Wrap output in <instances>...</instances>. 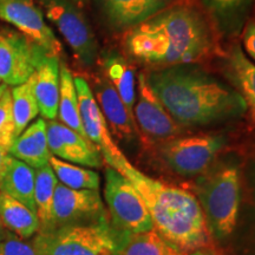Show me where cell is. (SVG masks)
I'll list each match as a JSON object with an SVG mask.
<instances>
[{"mask_svg":"<svg viewBox=\"0 0 255 255\" xmlns=\"http://www.w3.org/2000/svg\"><path fill=\"white\" fill-rule=\"evenodd\" d=\"M173 242L162 237L155 228L129 234L123 247V255H188Z\"/></svg>","mask_w":255,"mask_h":255,"instance_id":"obj_26","label":"cell"},{"mask_svg":"<svg viewBox=\"0 0 255 255\" xmlns=\"http://www.w3.org/2000/svg\"><path fill=\"white\" fill-rule=\"evenodd\" d=\"M9 154L33 169L47 165L52 154L47 144L46 121L38 119L31 123L12 143Z\"/></svg>","mask_w":255,"mask_h":255,"instance_id":"obj_18","label":"cell"},{"mask_svg":"<svg viewBox=\"0 0 255 255\" xmlns=\"http://www.w3.org/2000/svg\"><path fill=\"white\" fill-rule=\"evenodd\" d=\"M4 234H5L4 227H2L1 222H0V241H1V239H2V237H4Z\"/></svg>","mask_w":255,"mask_h":255,"instance_id":"obj_35","label":"cell"},{"mask_svg":"<svg viewBox=\"0 0 255 255\" xmlns=\"http://www.w3.org/2000/svg\"><path fill=\"white\" fill-rule=\"evenodd\" d=\"M226 143L223 135L174 137L162 144L159 154L174 173L193 176L206 171Z\"/></svg>","mask_w":255,"mask_h":255,"instance_id":"obj_8","label":"cell"},{"mask_svg":"<svg viewBox=\"0 0 255 255\" xmlns=\"http://www.w3.org/2000/svg\"><path fill=\"white\" fill-rule=\"evenodd\" d=\"M105 216L108 213L98 190L72 189L59 182L57 184L52 207V229L94 222Z\"/></svg>","mask_w":255,"mask_h":255,"instance_id":"obj_12","label":"cell"},{"mask_svg":"<svg viewBox=\"0 0 255 255\" xmlns=\"http://www.w3.org/2000/svg\"><path fill=\"white\" fill-rule=\"evenodd\" d=\"M11 94L15 138H17L39 114V108L34 95V75L27 82L12 89Z\"/></svg>","mask_w":255,"mask_h":255,"instance_id":"obj_27","label":"cell"},{"mask_svg":"<svg viewBox=\"0 0 255 255\" xmlns=\"http://www.w3.org/2000/svg\"><path fill=\"white\" fill-rule=\"evenodd\" d=\"M91 90L95 98H97V104L113 137L119 142H132L136 135L135 122L128 113L114 85L108 81V78L100 76L95 79Z\"/></svg>","mask_w":255,"mask_h":255,"instance_id":"obj_16","label":"cell"},{"mask_svg":"<svg viewBox=\"0 0 255 255\" xmlns=\"http://www.w3.org/2000/svg\"><path fill=\"white\" fill-rule=\"evenodd\" d=\"M133 117L141 131L152 139L168 141L181 133V126L175 122L152 91L144 73L138 76V94L133 108Z\"/></svg>","mask_w":255,"mask_h":255,"instance_id":"obj_13","label":"cell"},{"mask_svg":"<svg viewBox=\"0 0 255 255\" xmlns=\"http://www.w3.org/2000/svg\"><path fill=\"white\" fill-rule=\"evenodd\" d=\"M73 79L78 95L83 129L87 133L88 138L98 146L104 162H107L110 168L115 169L120 162L126 158V156L121 151L111 135L107 121L98 107L89 82L82 76H75Z\"/></svg>","mask_w":255,"mask_h":255,"instance_id":"obj_11","label":"cell"},{"mask_svg":"<svg viewBox=\"0 0 255 255\" xmlns=\"http://www.w3.org/2000/svg\"><path fill=\"white\" fill-rule=\"evenodd\" d=\"M102 65H103L108 81L119 92L128 113L135 122V117H133V105L136 101L135 71L124 59V57L115 51L104 53L102 57Z\"/></svg>","mask_w":255,"mask_h":255,"instance_id":"obj_22","label":"cell"},{"mask_svg":"<svg viewBox=\"0 0 255 255\" xmlns=\"http://www.w3.org/2000/svg\"><path fill=\"white\" fill-rule=\"evenodd\" d=\"M115 170L127 177L138 191L150 213L154 228L162 237L188 253L208 242L209 231L195 195L141 173L127 157Z\"/></svg>","mask_w":255,"mask_h":255,"instance_id":"obj_3","label":"cell"},{"mask_svg":"<svg viewBox=\"0 0 255 255\" xmlns=\"http://www.w3.org/2000/svg\"><path fill=\"white\" fill-rule=\"evenodd\" d=\"M9 158H11V154H9L8 149L4 148V146H0V175L5 170Z\"/></svg>","mask_w":255,"mask_h":255,"instance_id":"obj_32","label":"cell"},{"mask_svg":"<svg viewBox=\"0 0 255 255\" xmlns=\"http://www.w3.org/2000/svg\"><path fill=\"white\" fill-rule=\"evenodd\" d=\"M46 133L50 152L56 157L83 167H103L100 149L87 137L57 121L46 122Z\"/></svg>","mask_w":255,"mask_h":255,"instance_id":"obj_14","label":"cell"},{"mask_svg":"<svg viewBox=\"0 0 255 255\" xmlns=\"http://www.w3.org/2000/svg\"><path fill=\"white\" fill-rule=\"evenodd\" d=\"M129 234L117 231L109 216L64 226L32 238L37 255H123Z\"/></svg>","mask_w":255,"mask_h":255,"instance_id":"obj_4","label":"cell"},{"mask_svg":"<svg viewBox=\"0 0 255 255\" xmlns=\"http://www.w3.org/2000/svg\"><path fill=\"white\" fill-rule=\"evenodd\" d=\"M124 46L138 62L165 68L206 58L214 49V36L199 9L180 4L128 31Z\"/></svg>","mask_w":255,"mask_h":255,"instance_id":"obj_2","label":"cell"},{"mask_svg":"<svg viewBox=\"0 0 255 255\" xmlns=\"http://www.w3.org/2000/svg\"><path fill=\"white\" fill-rule=\"evenodd\" d=\"M173 0H96L104 24L114 32L130 31L167 8Z\"/></svg>","mask_w":255,"mask_h":255,"instance_id":"obj_15","label":"cell"},{"mask_svg":"<svg viewBox=\"0 0 255 255\" xmlns=\"http://www.w3.org/2000/svg\"><path fill=\"white\" fill-rule=\"evenodd\" d=\"M15 139L12 94L9 87L0 96V146L8 149Z\"/></svg>","mask_w":255,"mask_h":255,"instance_id":"obj_29","label":"cell"},{"mask_svg":"<svg viewBox=\"0 0 255 255\" xmlns=\"http://www.w3.org/2000/svg\"><path fill=\"white\" fill-rule=\"evenodd\" d=\"M145 78L178 126H209L239 119L248 109L232 85L194 63L154 70Z\"/></svg>","mask_w":255,"mask_h":255,"instance_id":"obj_1","label":"cell"},{"mask_svg":"<svg viewBox=\"0 0 255 255\" xmlns=\"http://www.w3.org/2000/svg\"><path fill=\"white\" fill-rule=\"evenodd\" d=\"M0 255H37L33 241L31 239H21L13 233L5 232L0 241Z\"/></svg>","mask_w":255,"mask_h":255,"instance_id":"obj_30","label":"cell"},{"mask_svg":"<svg viewBox=\"0 0 255 255\" xmlns=\"http://www.w3.org/2000/svg\"><path fill=\"white\" fill-rule=\"evenodd\" d=\"M0 222L21 239L33 238L39 228L36 213L4 191H0Z\"/></svg>","mask_w":255,"mask_h":255,"instance_id":"obj_23","label":"cell"},{"mask_svg":"<svg viewBox=\"0 0 255 255\" xmlns=\"http://www.w3.org/2000/svg\"><path fill=\"white\" fill-rule=\"evenodd\" d=\"M223 72L255 116V63L248 58L240 44L232 45L225 55Z\"/></svg>","mask_w":255,"mask_h":255,"instance_id":"obj_20","label":"cell"},{"mask_svg":"<svg viewBox=\"0 0 255 255\" xmlns=\"http://www.w3.org/2000/svg\"><path fill=\"white\" fill-rule=\"evenodd\" d=\"M188 255H215V254H213V253H210V252H203V251H200V250H197V251H194V252H191V253H189Z\"/></svg>","mask_w":255,"mask_h":255,"instance_id":"obj_33","label":"cell"},{"mask_svg":"<svg viewBox=\"0 0 255 255\" xmlns=\"http://www.w3.org/2000/svg\"><path fill=\"white\" fill-rule=\"evenodd\" d=\"M7 88H8V87H7V85H6V84H1V85H0V96L4 94V91H5Z\"/></svg>","mask_w":255,"mask_h":255,"instance_id":"obj_34","label":"cell"},{"mask_svg":"<svg viewBox=\"0 0 255 255\" xmlns=\"http://www.w3.org/2000/svg\"><path fill=\"white\" fill-rule=\"evenodd\" d=\"M60 92L59 58L46 55L34 72V95L43 119L55 121L58 115Z\"/></svg>","mask_w":255,"mask_h":255,"instance_id":"obj_17","label":"cell"},{"mask_svg":"<svg viewBox=\"0 0 255 255\" xmlns=\"http://www.w3.org/2000/svg\"><path fill=\"white\" fill-rule=\"evenodd\" d=\"M242 50L255 63V20H248L241 32Z\"/></svg>","mask_w":255,"mask_h":255,"instance_id":"obj_31","label":"cell"},{"mask_svg":"<svg viewBox=\"0 0 255 255\" xmlns=\"http://www.w3.org/2000/svg\"><path fill=\"white\" fill-rule=\"evenodd\" d=\"M49 164L52 168L58 182L72 189L98 190L101 177L91 169L65 162L56 156H51Z\"/></svg>","mask_w":255,"mask_h":255,"instance_id":"obj_28","label":"cell"},{"mask_svg":"<svg viewBox=\"0 0 255 255\" xmlns=\"http://www.w3.org/2000/svg\"><path fill=\"white\" fill-rule=\"evenodd\" d=\"M34 184L36 169L11 155L5 170L0 175V191H4L36 213Z\"/></svg>","mask_w":255,"mask_h":255,"instance_id":"obj_21","label":"cell"},{"mask_svg":"<svg viewBox=\"0 0 255 255\" xmlns=\"http://www.w3.org/2000/svg\"><path fill=\"white\" fill-rule=\"evenodd\" d=\"M46 18L57 27L76 58L91 68L98 59V43L95 32L83 12L71 0H41Z\"/></svg>","mask_w":255,"mask_h":255,"instance_id":"obj_7","label":"cell"},{"mask_svg":"<svg viewBox=\"0 0 255 255\" xmlns=\"http://www.w3.org/2000/svg\"><path fill=\"white\" fill-rule=\"evenodd\" d=\"M196 193L209 233L218 239L228 238L237 226L241 202L237 165H222L201 177Z\"/></svg>","mask_w":255,"mask_h":255,"instance_id":"obj_5","label":"cell"},{"mask_svg":"<svg viewBox=\"0 0 255 255\" xmlns=\"http://www.w3.org/2000/svg\"><path fill=\"white\" fill-rule=\"evenodd\" d=\"M0 20L13 25L47 55L57 58L63 55L62 44L32 0H0Z\"/></svg>","mask_w":255,"mask_h":255,"instance_id":"obj_10","label":"cell"},{"mask_svg":"<svg viewBox=\"0 0 255 255\" xmlns=\"http://www.w3.org/2000/svg\"><path fill=\"white\" fill-rule=\"evenodd\" d=\"M2 84V83H1V81H0V85H1Z\"/></svg>","mask_w":255,"mask_h":255,"instance_id":"obj_36","label":"cell"},{"mask_svg":"<svg viewBox=\"0 0 255 255\" xmlns=\"http://www.w3.org/2000/svg\"><path fill=\"white\" fill-rule=\"evenodd\" d=\"M216 30L223 37L241 34L250 18L254 0H201Z\"/></svg>","mask_w":255,"mask_h":255,"instance_id":"obj_19","label":"cell"},{"mask_svg":"<svg viewBox=\"0 0 255 255\" xmlns=\"http://www.w3.org/2000/svg\"><path fill=\"white\" fill-rule=\"evenodd\" d=\"M104 197L110 222L117 231L136 234L154 228L150 213L138 191L127 177L110 167L105 170Z\"/></svg>","mask_w":255,"mask_h":255,"instance_id":"obj_6","label":"cell"},{"mask_svg":"<svg viewBox=\"0 0 255 255\" xmlns=\"http://www.w3.org/2000/svg\"><path fill=\"white\" fill-rule=\"evenodd\" d=\"M58 184L50 164L36 169V184H34V202L39 228L38 233H45L52 229V207L55 190Z\"/></svg>","mask_w":255,"mask_h":255,"instance_id":"obj_24","label":"cell"},{"mask_svg":"<svg viewBox=\"0 0 255 255\" xmlns=\"http://www.w3.org/2000/svg\"><path fill=\"white\" fill-rule=\"evenodd\" d=\"M60 123L75 130L79 135L87 137L82 126L81 111L77 90H76L73 75L66 64L60 63V92L58 115ZM88 138V137H87Z\"/></svg>","mask_w":255,"mask_h":255,"instance_id":"obj_25","label":"cell"},{"mask_svg":"<svg viewBox=\"0 0 255 255\" xmlns=\"http://www.w3.org/2000/svg\"><path fill=\"white\" fill-rule=\"evenodd\" d=\"M46 55L20 32L0 30V81L7 87L27 82Z\"/></svg>","mask_w":255,"mask_h":255,"instance_id":"obj_9","label":"cell"}]
</instances>
